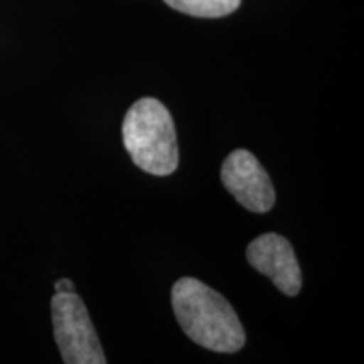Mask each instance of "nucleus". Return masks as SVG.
<instances>
[{"label":"nucleus","mask_w":364,"mask_h":364,"mask_svg":"<svg viewBox=\"0 0 364 364\" xmlns=\"http://www.w3.org/2000/svg\"><path fill=\"white\" fill-rule=\"evenodd\" d=\"M171 297L177 322L196 344L215 353L243 348L247 338L235 309L211 287L184 277L172 287Z\"/></svg>","instance_id":"nucleus-1"},{"label":"nucleus","mask_w":364,"mask_h":364,"mask_svg":"<svg viewBox=\"0 0 364 364\" xmlns=\"http://www.w3.org/2000/svg\"><path fill=\"white\" fill-rule=\"evenodd\" d=\"M124 144L136 167L154 176H169L179 164L174 120L156 98L132 105L124 120Z\"/></svg>","instance_id":"nucleus-2"},{"label":"nucleus","mask_w":364,"mask_h":364,"mask_svg":"<svg viewBox=\"0 0 364 364\" xmlns=\"http://www.w3.org/2000/svg\"><path fill=\"white\" fill-rule=\"evenodd\" d=\"M51 312L54 339L63 361L66 364L107 363L97 331L78 294H54Z\"/></svg>","instance_id":"nucleus-3"},{"label":"nucleus","mask_w":364,"mask_h":364,"mask_svg":"<svg viewBox=\"0 0 364 364\" xmlns=\"http://www.w3.org/2000/svg\"><path fill=\"white\" fill-rule=\"evenodd\" d=\"M223 186L241 206L253 213H267L275 204L270 176L248 150H235L221 167Z\"/></svg>","instance_id":"nucleus-4"},{"label":"nucleus","mask_w":364,"mask_h":364,"mask_svg":"<svg viewBox=\"0 0 364 364\" xmlns=\"http://www.w3.org/2000/svg\"><path fill=\"white\" fill-rule=\"evenodd\" d=\"M247 258L255 270L267 275L289 297L297 295L302 289V272L297 257L284 236L277 233L258 236L248 245Z\"/></svg>","instance_id":"nucleus-5"},{"label":"nucleus","mask_w":364,"mask_h":364,"mask_svg":"<svg viewBox=\"0 0 364 364\" xmlns=\"http://www.w3.org/2000/svg\"><path fill=\"white\" fill-rule=\"evenodd\" d=\"M164 2L188 16L216 19L235 12L240 7L241 0H164Z\"/></svg>","instance_id":"nucleus-6"},{"label":"nucleus","mask_w":364,"mask_h":364,"mask_svg":"<svg viewBox=\"0 0 364 364\" xmlns=\"http://www.w3.org/2000/svg\"><path fill=\"white\" fill-rule=\"evenodd\" d=\"M54 289H56V294H71L75 292V284L70 279H61L56 282Z\"/></svg>","instance_id":"nucleus-7"}]
</instances>
